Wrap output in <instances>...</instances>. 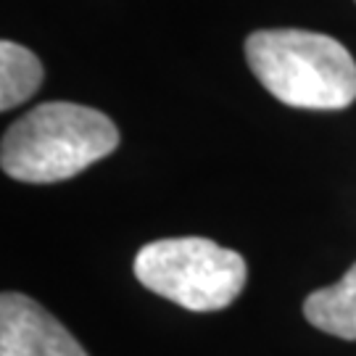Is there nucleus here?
<instances>
[{
	"instance_id": "nucleus-1",
	"label": "nucleus",
	"mask_w": 356,
	"mask_h": 356,
	"mask_svg": "<svg viewBox=\"0 0 356 356\" xmlns=\"http://www.w3.org/2000/svg\"><path fill=\"white\" fill-rule=\"evenodd\" d=\"M116 145L119 129L98 108L66 101L40 103L6 129L0 166L19 182L48 185L85 172Z\"/></svg>"
},
{
	"instance_id": "nucleus-2",
	"label": "nucleus",
	"mask_w": 356,
	"mask_h": 356,
	"mask_svg": "<svg viewBox=\"0 0 356 356\" xmlns=\"http://www.w3.org/2000/svg\"><path fill=\"white\" fill-rule=\"evenodd\" d=\"M245 61L277 101L309 111H341L356 101L354 56L330 35L261 29L245 40Z\"/></svg>"
},
{
	"instance_id": "nucleus-3",
	"label": "nucleus",
	"mask_w": 356,
	"mask_h": 356,
	"mask_svg": "<svg viewBox=\"0 0 356 356\" xmlns=\"http://www.w3.org/2000/svg\"><path fill=\"white\" fill-rule=\"evenodd\" d=\"M135 277L161 298L191 312L227 309L245 288V259L209 238H164L143 245Z\"/></svg>"
},
{
	"instance_id": "nucleus-4",
	"label": "nucleus",
	"mask_w": 356,
	"mask_h": 356,
	"mask_svg": "<svg viewBox=\"0 0 356 356\" xmlns=\"http://www.w3.org/2000/svg\"><path fill=\"white\" fill-rule=\"evenodd\" d=\"M0 356H88L51 312L24 293L0 296Z\"/></svg>"
},
{
	"instance_id": "nucleus-5",
	"label": "nucleus",
	"mask_w": 356,
	"mask_h": 356,
	"mask_svg": "<svg viewBox=\"0 0 356 356\" xmlns=\"http://www.w3.org/2000/svg\"><path fill=\"white\" fill-rule=\"evenodd\" d=\"M304 317L327 335L356 341V264L341 282L306 296Z\"/></svg>"
},
{
	"instance_id": "nucleus-6",
	"label": "nucleus",
	"mask_w": 356,
	"mask_h": 356,
	"mask_svg": "<svg viewBox=\"0 0 356 356\" xmlns=\"http://www.w3.org/2000/svg\"><path fill=\"white\" fill-rule=\"evenodd\" d=\"M42 85V64L24 45L0 42V111H11L26 103Z\"/></svg>"
}]
</instances>
